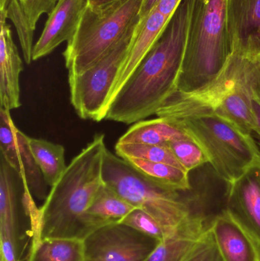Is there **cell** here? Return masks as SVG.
<instances>
[{"mask_svg": "<svg viewBox=\"0 0 260 261\" xmlns=\"http://www.w3.org/2000/svg\"><path fill=\"white\" fill-rule=\"evenodd\" d=\"M107 147L105 135L93 141L70 163L32 223V243L45 239L83 241L92 231L85 213L102 186V167Z\"/></svg>", "mask_w": 260, "mask_h": 261, "instance_id": "2", "label": "cell"}, {"mask_svg": "<svg viewBox=\"0 0 260 261\" xmlns=\"http://www.w3.org/2000/svg\"><path fill=\"white\" fill-rule=\"evenodd\" d=\"M134 208L104 182L85 213V220L93 232L105 225L120 223Z\"/></svg>", "mask_w": 260, "mask_h": 261, "instance_id": "20", "label": "cell"}, {"mask_svg": "<svg viewBox=\"0 0 260 261\" xmlns=\"http://www.w3.org/2000/svg\"><path fill=\"white\" fill-rule=\"evenodd\" d=\"M29 144L46 182L51 188L59 180L67 167L64 146L33 138H29Z\"/></svg>", "mask_w": 260, "mask_h": 261, "instance_id": "23", "label": "cell"}, {"mask_svg": "<svg viewBox=\"0 0 260 261\" xmlns=\"http://www.w3.org/2000/svg\"><path fill=\"white\" fill-rule=\"evenodd\" d=\"M160 242L125 224H110L84 239V261H145Z\"/></svg>", "mask_w": 260, "mask_h": 261, "instance_id": "9", "label": "cell"}, {"mask_svg": "<svg viewBox=\"0 0 260 261\" xmlns=\"http://www.w3.org/2000/svg\"><path fill=\"white\" fill-rule=\"evenodd\" d=\"M244 87H260V55L246 57L232 54L214 81L190 93L177 90L166 99L156 116L172 122L215 114L229 95Z\"/></svg>", "mask_w": 260, "mask_h": 261, "instance_id": "7", "label": "cell"}, {"mask_svg": "<svg viewBox=\"0 0 260 261\" xmlns=\"http://www.w3.org/2000/svg\"><path fill=\"white\" fill-rule=\"evenodd\" d=\"M187 135L168 122L157 117L134 123L118 142L143 144H166L175 140L187 138Z\"/></svg>", "mask_w": 260, "mask_h": 261, "instance_id": "21", "label": "cell"}, {"mask_svg": "<svg viewBox=\"0 0 260 261\" xmlns=\"http://www.w3.org/2000/svg\"><path fill=\"white\" fill-rule=\"evenodd\" d=\"M11 0H0V11L4 10Z\"/></svg>", "mask_w": 260, "mask_h": 261, "instance_id": "32", "label": "cell"}, {"mask_svg": "<svg viewBox=\"0 0 260 261\" xmlns=\"http://www.w3.org/2000/svg\"><path fill=\"white\" fill-rule=\"evenodd\" d=\"M90 4V0H59L34 45L32 60L44 58L64 41H70Z\"/></svg>", "mask_w": 260, "mask_h": 261, "instance_id": "13", "label": "cell"}, {"mask_svg": "<svg viewBox=\"0 0 260 261\" xmlns=\"http://www.w3.org/2000/svg\"><path fill=\"white\" fill-rule=\"evenodd\" d=\"M252 107L255 120V132L253 135L257 137V139L259 141L257 142L260 147V90L255 91L252 98Z\"/></svg>", "mask_w": 260, "mask_h": 261, "instance_id": "29", "label": "cell"}, {"mask_svg": "<svg viewBox=\"0 0 260 261\" xmlns=\"http://www.w3.org/2000/svg\"><path fill=\"white\" fill-rule=\"evenodd\" d=\"M136 22L123 38L84 73L69 76L70 102L82 119L105 120L108 101L139 29Z\"/></svg>", "mask_w": 260, "mask_h": 261, "instance_id": "8", "label": "cell"}, {"mask_svg": "<svg viewBox=\"0 0 260 261\" xmlns=\"http://www.w3.org/2000/svg\"><path fill=\"white\" fill-rule=\"evenodd\" d=\"M184 261H224L209 228L195 249Z\"/></svg>", "mask_w": 260, "mask_h": 261, "instance_id": "28", "label": "cell"}, {"mask_svg": "<svg viewBox=\"0 0 260 261\" xmlns=\"http://www.w3.org/2000/svg\"><path fill=\"white\" fill-rule=\"evenodd\" d=\"M29 138L18 129L10 111L0 110V150L1 155L20 173L33 198L45 200L48 196L47 182L35 161Z\"/></svg>", "mask_w": 260, "mask_h": 261, "instance_id": "11", "label": "cell"}, {"mask_svg": "<svg viewBox=\"0 0 260 261\" xmlns=\"http://www.w3.org/2000/svg\"><path fill=\"white\" fill-rule=\"evenodd\" d=\"M209 231L224 261H260L259 245L225 208L212 218Z\"/></svg>", "mask_w": 260, "mask_h": 261, "instance_id": "15", "label": "cell"}, {"mask_svg": "<svg viewBox=\"0 0 260 261\" xmlns=\"http://www.w3.org/2000/svg\"><path fill=\"white\" fill-rule=\"evenodd\" d=\"M27 261H84L83 241L45 239L32 243Z\"/></svg>", "mask_w": 260, "mask_h": 261, "instance_id": "24", "label": "cell"}, {"mask_svg": "<svg viewBox=\"0 0 260 261\" xmlns=\"http://www.w3.org/2000/svg\"><path fill=\"white\" fill-rule=\"evenodd\" d=\"M125 161L145 177L159 185L179 191H187L192 188L189 173L180 167L139 158H128Z\"/></svg>", "mask_w": 260, "mask_h": 261, "instance_id": "22", "label": "cell"}, {"mask_svg": "<svg viewBox=\"0 0 260 261\" xmlns=\"http://www.w3.org/2000/svg\"><path fill=\"white\" fill-rule=\"evenodd\" d=\"M233 54L226 0H195L178 90L195 91L222 71Z\"/></svg>", "mask_w": 260, "mask_h": 261, "instance_id": "3", "label": "cell"}, {"mask_svg": "<svg viewBox=\"0 0 260 261\" xmlns=\"http://www.w3.org/2000/svg\"><path fill=\"white\" fill-rule=\"evenodd\" d=\"M102 177L105 185L154 218L169 236L176 234L194 215L209 216L194 196H189L191 189L179 191L159 185L108 149L104 158Z\"/></svg>", "mask_w": 260, "mask_h": 261, "instance_id": "4", "label": "cell"}, {"mask_svg": "<svg viewBox=\"0 0 260 261\" xmlns=\"http://www.w3.org/2000/svg\"><path fill=\"white\" fill-rule=\"evenodd\" d=\"M170 19L171 18H167L159 12L156 8H154L145 18L140 19L138 31L134 38V43L111 90L108 108L118 93L123 88L124 86L129 81L133 73L141 64L148 52L163 33Z\"/></svg>", "mask_w": 260, "mask_h": 261, "instance_id": "17", "label": "cell"}, {"mask_svg": "<svg viewBox=\"0 0 260 261\" xmlns=\"http://www.w3.org/2000/svg\"><path fill=\"white\" fill-rule=\"evenodd\" d=\"M211 219L194 215L176 234L160 242L145 261H184L207 232Z\"/></svg>", "mask_w": 260, "mask_h": 261, "instance_id": "19", "label": "cell"}, {"mask_svg": "<svg viewBox=\"0 0 260 261\" xmlns=\"http://www.w3.org/2000/svg\"><path fill=\"white\" fill-rule=\"evenodd\" d=\"M6 20V12L0 11V102L1 108L11 111L21 106L19 79L23 63Z\"/></svg>", "mask_w": 260, "mask_h": 261, "instance_id": "16", "label": "cell"}, {"mask_svg": "<svg viewBox=\"0 0 260 261\" xmlns=\"http://www.w3.org/2000/svg\"><path fill=\"white\" fill-rule=\"evenodd\" d=\"M114 150L116 154L124 160L139 158L151 162L163 163L183 169L168 144H143L117 142L114 146Z\"/></svg>", "mask_w": 260, "mask_h": 261, "instance_id": "25", "label": "cell"}, {"mask_svg": "<svg viewBox=\"0 0 260 261\" xmlns=\"http://www.w3.org/2000/svg\"><path fill=\"white\" fill-rule=\"evenodd\" d=\"M195 0H183L141 64L108 107L105 120L132 125L156 115L178 90Z\"/></svg>", "mask_w": 260, "mask_h": 261, "instance_id": "1", "label": "cell"}, {"mask_svg": "<svg viewBox=\"0 0 260 261\" xmlns=\"http://www.w3.org/2000/svg\"><path fill=\"white\" fill-rule=\"evenodd\" d=\"M114 0H90V5L93 7H99V6H105Z\"/></svg>", "mask_w": 260, "mask_h": 261, "instance_id": "31", "label": "cell"}, {"mask_svg": "<svg viewBox=\"0 0 260 261\" xmlns=\"http://www.w3.org/2000/svg\"><path fill=\"white\" fill-rule=\"evenodd\" d=\"M160 0H145L143 6H142L141 11H140V19L147 16L151 11L155 7L156 5L158 3Z\"/></svg>", "mask_w": 260, "mask_h": 261, "instance_id": "30", "label": "cell"}, {"mask_svg": "<svg viewBox=\"0 0 260 261\" xmlns=\"http://www.w3.org/2000/svg\"><path fill=\"white\" fill-rule=\"evenodd\" d=\"M27 190L20 173L0 155V261H18L19 216Z\"/></svg>", "mask_w": 260, "mask_h": 261, "instance_id": "10", "label": "cell"}, {"mask_svg": "<svg viewBox=\"0 0 260 261\" xmlns=\"http://www.w3.org/2000/svg\"><path fill=\"white\" fill-rule=\"evenodd\" d=\"M143 2L114 0L99 7L90 4L63 53L69 76L93 67L140 21Z\"/></svg>", "mask_w": 260, "mask_h": 261, "instance_id": "5", "label": "cell"}, {"mask_svg": "<svg viewBox=\"0 0 260 261\" xmlns=\"http://www.w3.org/2000/svg\"><path fill=\"white\" fill-rule=\"evenodd\" d=\"M169 123L201 147L215 173L227 185L260 162L256 138L222 116L204 115Z\"/></svg>", "mask_w": 260, "mask_h": 261, "instance_id": "6", "label": "cell"}, {"mask_svg": "<svg viewBox=\"0 0 260 261\" xmlns=\"http://www.w3.org/2000/svg\"><path fill=\"white\" fill-rule=\"evenodd\" d=\"M227 186L224 208L260 247V162Z\"/></svg>", "mask_w": 260, "mask_h": 261, "instance_id": "12", "label": "cell"}, {"mask_svg": "<svg viewBox=\"0 0 260 261\" xmlns=\"http://www.w3.org/2000/svg\"><path fill=\"white\" fill-rule=\"evenodd\" d=\"M168 145L177 161L188 173L209 164V158L201 147L189 137L171 141Z\"/></svg>", "mask_w": 260, "mask_h": 261, "instance_id": "26", "label": "cell"}, {"mask_svg": "<svg viewBox=\"0 0 260 261\" xmlns=\"http://www.w3.org/2000/svg\"><path fill=\"white\" fill-rule=\"evenodd\" d=\"M120 223L125 224L160 242L170 237L154 218L140 208H134Z\"/></svg>", "mask_w": 260, "mask_h": 261, "instance_id": "27", "label": "cell"}, {"mask_svg": "<svg viewBox=\"0 0 260 261\" xmlns=\"http://www.w3.org/2000/svg\"><path fill=\"white\" fill-rule=\"evenodd\" d=\"M59 0H11L4 10L7 19L15 25L19 38L23 57L30 64L33 52L34 32L43 14L50 15Z\"/></svg>", "mask_w": 260, "mask_h": 261, "instance_id": "18", "label": "cell"}, {"mask_svg": "<svg viewBox=\"0 0 260 261\" xmlns=\"http://www.w3.org/2000/svg\"><path fill=\"white\" fill-rule=\"evenodd\" d=\"M227 29L233 53L260 55V0H226Z\"/></svg>", "mask_w": 260, "mask_h": 261, "instance_id": "14", "label": "cell"}]
</instances>
